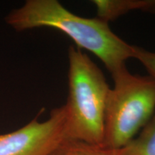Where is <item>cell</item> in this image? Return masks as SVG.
I'll return each mask as SVG.
<instances>
[{
    "label": "cell",
    "mask_w": 155,
    "mask_h": 155,
    "mask_svg": "<svg viewBox=\"0 0 155 155\" xmlns=\"http://www.w3.org/2000/svg\"><path fill=\"white\" fill-rule=\"evenodd\" d=\"M68 97L65 139L103 146L110 88L101 70L74 46L68 49Z\"/></svg>",
    "instance_id": "cell-2"
},
{
    "label": "cell",
    "mask_w": 155,
    "mask_h": 155,
    "mask_svg": "<svg viewBox=\"0 0 155 155\" xmlns=\"http://www.w3.org/2000/svg\"><path fill=\"white\" fill-rule=\"evenodd\" d=\"M121 152L122 155H155V111L148 123Z\"/></svg>",
    "instance_id": "cell-6"
},
{
    "label": "cell",
    "mask_w": 155,
    "mask_h": 155,
    "mask_svg": "<svg viewBox=\"0 0 155 155\" xmlns=\"http://www.w3.org/2000/svg\"><path fill=\"white\" fill-rule=\"evenodd\" d=\"M65 106L54 108L46 121L35 117L12 132L0 134V155H50L65 140Z\"/></svg>",
    "instance_id": "cell-4"
},
{
    "label": "cell",
    "mask_w": 155,
    "mask_h": 155,
    "mask_svg": "<svg viewBox=\"0 0 155 155\" xmlns=\"http://www.w3.org/2000/svg\"><path fill=\"white\" fill-rule=\"evenodd\" d=\"M134 58L138 60L142 64L150 76L155 80V53L134 45Z\"/></svg>",
    "instance_id": "cell-8"
},
{
    "label": "cell",
    "mask_w": 155,
    "mask_h": 155,
    "mask_svg": "<svg viewBox=\"0 0 155 155\" xmlns=\"http://www.w3.org/2000/svg\"><path fill=\"white\" fill-rule=\"evenodd\" d=\"M97 18L108 22L131 11L155 14V0H94Z\"/></svg>",
    "instance_id": "cell-5"
},
{
    "label": "cell",
    "mask_w": 155,
    "mask_h": 155,
    "mask_svg": "<svg viewBox=\"0 0 155 155\" xmlns=\"http://www.w3.org/2000/svg\"><path fill=\"white\" fill-rule=\"evenodd\" d=\"M6 22L17 32L50 28L69 37L79 49L94 53L104 64L112 78L127 68L126 61L134 58L131 45L111 30L102 19L86 18L71 12L57 0H28L12 10Z\"/></svg>",
    "instance_id": "cell-1"
},
{
    "label": "cell",
    "mask_w": 155,
    "mask_h": 155,
    "mask_svg": "<svg viewBox=\"0 0 155 155\" xmlns=\"http://www.w3.org/2000/svg\"><path fill=\"white\" fill-rule=\"evenodd\" d=\"M106 101L103 146L121 150L140 132L155 111V80L127 70L113 78Z\"/></svg>",
    "instance_id": "cell-3"
},
{
    "label": "cell",
    "mask_w": 155,
    "mask_h": 155,
    "mask_svg": "<svg viewBox=\"0 0 155 155\" xmlns=\"http://www.w3.org/2000/svg\"><path fill=\"white\" fill-rule=\"evenodd\" d=\"M50 155H122L121 150L65 139Z\"/></svg>",
    "instance_id": "cell-7"
}]
</instances>
